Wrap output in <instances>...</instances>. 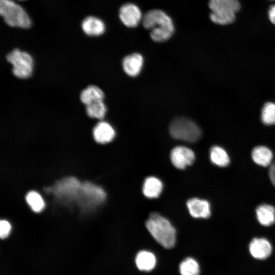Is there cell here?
Wrapping results in <instances>:
<instances>
[{
  "instance_id": "cell-9",
  "label": "cell",
  "mask_w": 275,
  "mask_h": 275,
  "mask_svg": "<svg viewBox=\"0 0 275 275\" xmlns=\"http://www.w3.org/2000/svg\"><path fill=\"white\" fill-rule=\"evenodd\" d=\"M92 134L96 142L104 144L109 143L114 140L116 132L109 123L101 121L93 127Z\"/></svg>"
},
{
  "instance_id": "cell-10",
  "label": "cell",
  "mask_w": 275,
  "mask_h": 275,
  "mask_svg": "<svg viewBox=\"0 0 275 275\" xmlns=\"http://www.w3.org/2000/svg\"><path fill=\"white\" fill-rule=\"evenodd\" d=\"M249 251L254 258L264 260L271 254L272 246L266 238H255L250 243Z\"/></svg>"
},
{
  "instance_id": "cell-28",
  "label": "cell",
  "mask_w": 275,
  "mask_h": 275,
  "mask_svg": "<svg viewBox=\"0 0 275 275\" xmlns=\"http://www.w3.org/2000/svg\"><path fill=\"white\" fill-rule=\"evenodd\" d=\"M269 177L271 182L275 187V162L271 164L269 170Z\"/></svg>"
},
{
  "instance_id": "cell-15",
  "label": "cell",
  "mask_w": 275,
  "mask_h": 275,
  "mask_svg": "<svg viewBox=\"0 0 275 275\" xmlns=\"http://www.w3.org/2000/svg\"><path fill=\"white\" fill-rule=\"evenodd\" d=\"M256 214L258 222L263 226H270L275 222V208L271 205H260L256 209Z\"/></svg>"
},
{
  "instance_id": "cell-24",
  "label": "cell",
  "mask_w": 275,
  "mask_h": 275,
  "mask_svg": "<svg viewBox=\"0 0 275 275\" xmlns=\"http://www.w3.org/2000/svg\"><path fill=\"white\" fill-rule=\"evenodd\" d=\"M261 119L266 125L275 124V104L268 102L263 105L261 114Z\"/></svg>"
},
{
  "instance_id": "cell-23",
  "label": "cell",
  "mask_w": 275,
  "mask_h": 275,
  "mask_svg": "<svg viewBox=\"0 0 275 275\" xmlns=\"http://www.w3.org/2000/svg\"><path fill=\"white\" fill-rule=\"evenodd\" d=\"M179 271L181 275H199L200 267L195 259L188 257L181 262Z\"/></svg>"
},
{
  "instance_id": "cell-8",
  "label": "cell",
  "mask_w": 275,
  "mask_h": 275,
  "mask_svg": "<svg viewBox=\"0 0 275 275\" xmlns=\"http://www.w3.org/2000/svg\"><path fill=\"white\" fill-rule=\"evenodd\" d=\"M81 185L74 177H68L59 182L55 188L57 196L74 198L81 190Z\"/></svg>"
},
{
  "instance_id": "cell-16",
  "label": "cell",
  "mask_w": 275,
  "mask_h": 275,
  "mask_svg": "<svg viewBox=\"0 0 275 275\" xmlns=\"http://www.w3.org/2000/svg\"><path fill=\"white\" fill-rule=\"evenodd\" d=\"M104 93L101 88L91 85L83 89L80 93L79 99L85 105L97 101L103 100Z\"/></svg>"
},
{
  "instance_id": "cell-14",
  "label": "cell",
  "mask_w": 275,
  "mask_h": 275,
  "mask_svg": "<svg viewBox=\"0 0 275 275\" xmlns=\"http://www.w3.org/2000/svg\"><path fill=\"white\" fill-rule=\"evenodd\" d=\"M209 7L212 12L236 13L240 5L238 0H210Z\"/></svg>"
},
{
  "instance_id": "cell-18",
  "label": "cell",
  "mask_w": 275,
  "mask_h": 275,
  "mask_svg": "<svg viewBox=\"0 0 275 275\" xmlns=\"http://www.w3.org/2000/svg\"><path fill=\"white\" fill-rule=\"evenodd\" d=\"M81 191L88 200L94 204L101 203L106 197L105 193L102 188L88 182L82 184Z\"/></svg>"
},
{
  "instance_id": "cell-3",
  "label": "cell",
  "mask_w": 275,
  "mask_h": 275,
  "mask_svg": "<svg viewBox=\"0 0 275 275\" xmlns=\"http://www.w3.org/2000/svg\"><path fill=\"white\" fill-rule=\"evenodd\" d=\"M0 14L9 26L29 28L32 21L24 9L13 0H0Z\"/></svg>"
},
{
  "instance_id": "cell-1",
  "label": "cell",
  "mask_w": 275,
  "mask_h": 275,
  "mask_svg": "<svg viewBox=\"0 0 275 275\" xmlns=\"http://www.w3.org/2000/svg\"><path fill=\"white\" fill-rule=\"evenodd\" d=\"M144 28L150 30V37L156 42H163L169 39L174 31L171 18L164 11L153 9L148 11L143 17Z\"/></svg>"
},
{
  "instance_id": "cell-20",
  "label": "cell",
  "mask_w": 275,
  "mask_h": 275,
  "mask_svg": "<svg viewBox=\"0 0 275 275\" xmlns=\"http://www.w3.org/2000/svg\"><path fill=\"white\" fill-rule=\"evenodd\" d=\"M154 255L147 251L139 252L136 256L135 263L139 269L149 271L153 269L156 264Z\"/></svg>"
},
{
  "instance_id": "cell-17",
  "label": "cell",
  "mask_w": 275,
  "mask_h": 275,
  "mask_svg": "<svg viewBox=\"0 0 275 275\" xmlns=\"http://www.w3.org/2000/svg\"><path fill=\"white\" fill-rule=\"evenodd\" d=\"M251 156L255 163L265 167L270 165L273 158V153L268 147L258 146L253 149Z\"/></svg>"
},
{
  "instance_id": "cell-11",
  "label": "cell",
  "mask_w": 275,
  "mask_h": 275,
  "mask_svg": "<svg viewBox=\"0 0 275 275\" xmlns=\"http://www.w3.org/2000/svg\"><path fill=\"white\" fill-rule=\"evenodd\" d=\"M187 206L190 215L195 218H207L211 215L210 205L206 200L192 198L187 201Z\"/></svg>"
},
{
  "instance_id": "cell-19",
  "label": "cell",
  "mask_w": 275,
  "mask_h": 275,
  "mask_svg": "<svg viewBox=\"0 0 275 275\" xmlns=\"http://www.w3.org/2000/svg\"><path fill=\"white\" fill-rule=\"evenodd\" d=\"M162 188V183L159 179L155 177H149L144 181L143 191L147 198H156L160 195Z\"/></svg>"
},
{
  "instance_id": "cell-6",
  "label": "cell",
  "mask_w": 275,
  "mask_h": 275,
  "mask_svg": "<svg viewBox=\"0 0 275 275\" xmlns=\"http://www.w3.org/2000/svg\"><path fill=\"white\" fill-rule=\"evenodd\" d=\"M143 17L140 9L134 4H125L119 10V17L121 21L125 26L129 28L137 26L142 20Z\"/></svg>"
},
{
  "instance_id": "cell-12",
  "label": "cell",
  "mask_w": 275,
  "mask_h": 275,
  "mask_svg": "<svg viewBox=\"0 0 275 275\" xmlns=\"http://www.w3.org/2000/svg\"><path fill=\"white\" fill-rule=\"evenodd\" d=\"M143 57L138 53L126 56L123 60L122 66L124 72L129 76L135 77L139 74L143 65Z\"/></svg>"
},
{
  "instance_id": "cell-30",
  "label": "cell",
  "mask_w": 275,
  "mask_h": 275,
  "mask_svg": "<svg viewBox=\"0 0 275 275\" xmlns=\"http://www.w3.org/2000/svg\"><path fill=\"white\" fill-rule=\"evenodd\" d=\"M20 1H24V0H20Z\"/></svg>"
},
{
  "instance_id": "cell-26",
  "label": "cell",
  "mask_w": 275,
  "mask_h": 275,
  "mask_svg": "<svg viewBox=\"0 0 275 275\" xmlns=\"http://www.w3.org/2000/svg\"><path fill=\"white\" fill-rule=\"evenodd\" d=\"M211 20L215 23L226 25L232 23L235 19V13L233 12H212L210 14Z\"/></svg>"
},
{
  "instance_id": "cell-4",
  "label": "cell",
  "mask_w": 275,
  "mask_h": 275,
  "mask_svg": "<svg viewBox=\"0 0 275 275\" xmlns=\"http://www.w3.org/2000/svg\"><path fill=\"white\" fill-rule=\"evenodd\" d=\"M169 131L174 139L190 143L198 141L202 135L198 125L191 120L183 117L174 119L169 126Z\"/></svg>"
},
{
  "instance_id": "cell-7",
  "label": "cell",
  "mask_w": 275,
  "mask_h": 275,
  "mask_svg": "<svg viewBox=\"0 0 275 275\" xmlns=\"http://www.w3.org/2000/svg\"><path fill=\"white\" fill-rule=\"evenodd\" d=\"M195 159V153L190 149L183 146L175 147L171 153L173 164L179 169H184L191 165Z\"/></svg>"
},
{
  "instance_id": "cell-29",
  "label": "cell",
  "mask_w": 275,
  "mask_h": 275,
  "mask_svg": "<svg viewBox=\"0 0 275 275\" xmlns=\"http://www.w3.org/2000/svg\"><path fill=\"white\" fill-rule=\"evenodd\" d=\"M268 17L271 23L275 25V5L271 6L269 8Z\"/></svg>"
},
{
  "instance_id": "cell-25",
  "label": "cell",
  "mask_w": 275,
  "mask_h": 275,
  "mask_svg": "<svg viewBox=\"0 0 275 275\" xmlns=\"http://www.w3.org/2000/svg\"><path fill=\"white\" fill-rule=\"evenodd\" d=\"M25 199L31 209L35 212H40L44 208V202L41 196L36 191L29 192L26 195Z\"/></svg>"
},
{
  "instance_id": "cell-22",
  "label": "cell",
  "mask_w": 275,
  "mask_h": 275,
  "mask_svg": "<svg viewBox=\"0 0 275 275\" xmlns=\"http://www.w3.org/2000/svg\"><path fill=\"white\" fill-rule=\"evenodd\" d=\"M87 116L91 118L103 119L106 113V106L103 100L94 102L85 105Z\"/></svg>"
},
{
  "instance_id": "cell-21",
  "label": "cell",
  "mask_w": 275,
  "mask_h": 275,
  "mask_svg": "<svg viewBox=\"0 0 275 275\" xmlns=\"http://www.w3.org/2000/svg\"><path fill=\"white\" fill-rule=\"evenodd\" d=\"M210 158L211 162L219 167H227L230 159L227 151L222 147L214 146L210 150Z\"/></svg>"
},
{
  "instance_id": "cell-27",
  "label": "cell",
  "mask_w": 275,
  "mask_h": 275,
  "mask_svg": "<svg viewBox=\"0 0 275 275\" xmlns=\"http://www.w3.org/2000/svg\"><path fill=\"white\" fill-rule=\"evenodd\" d=\"M11 227L10 223L6 220L0 222V237L4 239L8 236L10 233Z\"/></svg>"
},
{
  "instance_id": "cell-2",
  "label": "cell",
  "mask_w": 275,
  "mask_h": 275,
  "mask_svg": "<svg viewBox=\"0 0 275 275\" xmlns=\"http://www.w3.org/2000/svg\"><path fill=\"white\" fill-rule=\"evenodd\" d=\"M146 226L154 239L166 249H171L176 242V230L170 222L157 213H153Z\"/></svg>"
},
{
  "instance_id": "cell-5",
  "label": "cell",
  "mask_w": 275,
  "mask_h": 275,
  "mask_svg": "<svg viewBox=\"0 0 275 275\" xmlns=\"http://www.w3.org/2000/svg\"><path fill=\"white\" fill-rule=\"evenodd\" d=\"M6 58L7 61L12 65V73L15 77L24 79L32 76L34 60L30 53L15 48L9 52Z\"/></svg>"
},
{
  "instance_id": "cell-13",
  "label": "cell",
  "mask_w": 275,
  "mask_h": 275,
  "mask_svg": "<svg viewBox=\"0 0 275 275\" xmlns=\"http://www.w3.org/2000/svg\"><path fill=\"white\" fill-rule=\"evenodd\" d=\"M81 28L84 33L89 36H98L105 31L104 22L99 18L94 16H88L82 22Z\"/></svg>"
}]
</instances>
